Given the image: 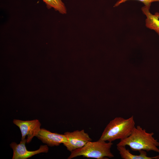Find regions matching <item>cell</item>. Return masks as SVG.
Here are the masks:
<instances>
[{"mask_svg":"<svg viewBox=\"0 0 159 159\" xmlns=\"http://www.w3.org/2000/svg\"><path fill=\"white\" fill-rule=\"evenodd\" d=\"M112 142H107L99 140L96 141H90L82 147L74 150L71 152L68 159H71L79 156L97 159H105L113 158L111 152Z\"/></svg>","mask_w":159,"mask_h":159,"instance_id":"3","label":"cell"},{"mask_svg":"<svg viewBox=\"0 0 159 159\" xmlns=\"http://www.w3.org/2000/svg\"><path fill=\"white\" fill-rule=\"evenodd\" d=\"M26 142V138L21 140L19 144L12 142L10 146L13 150L12 159H26L36 154L41 153L48 152L49 148L47 145H41L39 149L34 151H29L25 146Z\"/></svg>","mask_w":159,"mask_h":159,"instance_id":"6","label":"cell"},{"mask_svg":"<svg viewBox=\"0 0 159 159\" xmlns=\"http://www.w3.org/2000/svg\"><path fill=\"white\" fill-rule=\"evenodd\" d=\"M129 0H120L117 2L114 6V7L119 6L121 4ZM143 3L145 6L150 7L151 4L154 2H159V0H137Z\"/></svg>","mask_w":159,"mask_h":159,"instance_id":"11","label":"cell"},{"mask_svg":"<svg viewBox=\"0 0 159 159\" xmlns=\"http://www.w3.org/2000/svg\"><path fill=\"white\" fill-rule=\"evenodd\" d=\"M117 149L122 158L123 159H159V155L153 157L147 156L146 152L144 150L139 151V155L132 154L129 150L126 148V146H117Z\"/></svg>","mask_w":159,"mask_h":159,"instance_id":"9","label":"cell"},{"mask_svg":"<svg viewBox=\"0 0 159 159\" xmlns=\"http://www.w3.org/2000/svg\"><path fill=\"white\" fill-rule=\"evenodd\" d=\"M13 123L20 129L21 135V140L26 138L27 144L30 143L33 138L37 135L41 130V124L39 120L35 119L23 121L14 119Z\"/></svg>","mask_w":159,"mask_h":159,"instance_id":"5","label":"cell"},{"mask_svg":"<svg viewBox=\"0 0 159 159\" xmlns=\"http://www.w3.org/2000/svg\"><path fill=\"white\" fill-rule=\"evenodd\" d=\"M158 15H159V13H158Z\"/></svg>","mask_w":159,"mask_h":159,"instance_id":"12","label":"cell"},{"mask_svg":"<svg viewBox=\"0 0 159 159\" xmlns=\"http://www.w3.org/2000/svg\"><path fill=\"white\" fill-rule=\"evenodd\" d=\"M154 134L138 125L134 127L129 136L120 140L117 146H128L133 151H153L159 153V142L153 137Z\"/></svg>","mask_w":159,"mask_h":159,"instance_id":"1","label":"cell"},{"mask_svg":"<svg viewBox=\"0 0 159 159\" xmlns=\"http://www.w3.org/2000/svg\"><path fill=\"white\" fill-rule=\"evenodd\" d=\"M37 138L48 146H58L61 143L67 142V138L64 134L52 133L44 128H42L36 136Z\"/></svg>","mask_w":159,"mask_h":159,"instance_id":"7","label":"cell"},{"mask_svg":"<svg viewBox=\"0 0 159 159\" xmlns=\"http://www.w3.org/2000/svg\"><path fill=\"white\" fill-rule=\"evenodd\" d=\"M150 7L144 6L141 8L143 13L146 16L145 25L147 28L154 31L159 36V16L158 12L152 14Z\"/></svg>","mask_w":159,"mask_h":159,"instance_id":"8","label":"cell"},{"mask_svg":"<svg viewBox=\"0 0 159 159\" xmlns=\"http://www.w3.org/2000/svg\"><path fill=\"white\" fill-rule=\"evenodd\" d=\"M64 134L66 136L67 140L63 145L70 152L82 147L88 142L92 140L89 134L85 132L84 129L71 132H66Z\"/></svg>","mask_w":159,"mask_h":159,"instance_id":"4","label":"cell"},{"mask_svg":"<svg viewBox=\"0 0 159 159\" xmlns=\"http://www.w3.org/2000/svg\"><path fill=\"white\" fill-rule=\"evenodd\" d=\"M135 124L133 116L127 119L115 117L107 125L99 140L112 142L117 140L125 139L130 135Z\"/></svg>","mask_w":159,"mask_h":159,"instance_id":"2","label":"cell"},{"mask_svg":"<svg viewBox=\"0 0 159 159\" xmlns=\"http://www.w3.org/2000/svg\"><path fill=\"white\" fill-rule=\"evenodd\" d=\"M48 9L53 8L56 11L62 14L67 13L66 8L62 0H42Z\"/></svg>","mask_w":159,"mask_h":159,"instance_id":"10","label":"cell"}]
</instances>
